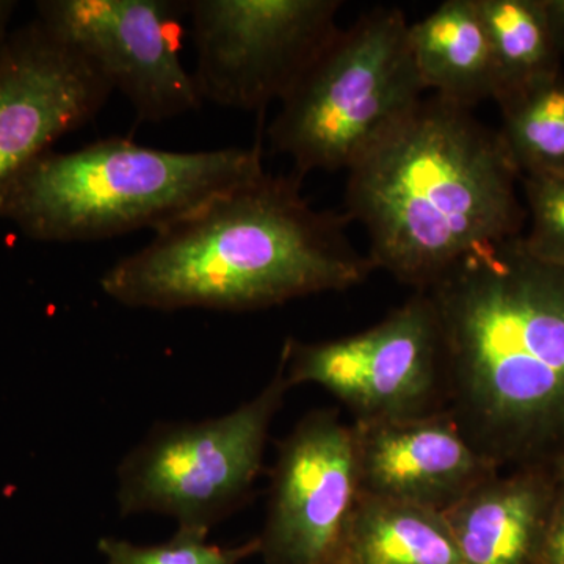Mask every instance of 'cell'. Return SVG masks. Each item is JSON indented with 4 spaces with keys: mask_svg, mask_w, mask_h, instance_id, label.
Listing matches in <instances>:
<instances>
[{
    "mask_svg": "<svg viewBox=\"0 0 564 564\" xmlns=\"http://www.w3.org/2000/svg\"><path fill=\"white\" fill-rule=\"evenodd\" d=\"M524 191L532 223L522 245L538 261L564 269V176L529 174Z\"/></svg>",
    "mask_w": 564,
    "mask_h": 564,
    "instance_id": "d6986e66",
    "label": "cell"
},
{
    "mask_svg": "<svg viewBox=\"0 0 564 564\" xmlns=\"http://www.w3.org/2000/svg\"><path fill=\"white\" fill-rule=\"evenodd\" d=\"M347 215L318 210L302 176H261L163 226L99 284L135 310H267L347 291L377 270L348 239Z\"/></svg>",
    "mask_w": 564,
    "mask_h": 564,
    "instance_id": "7a4b0ae2",
    "label": "cell"
},
{
    "mask_svg": "<svg viewBox=\"0 0 564 564\" xmlns=\"http://www.w3.org/2000/svg\"><path fill=\"white\" fill-rule=\"evenodd\" d=\"M421 292L440 323L448 413L467 440L499 469L562 451L564 269L530 256L521 234Z\"/></svg>",
    "mask_w": 564,
    "mask_h": 564,
    "instance_id": "6da1fadb",
    "label": "cell"
},
{
    "mask_svg": "<svg viewBox=\"0 0 564 564\" xmlns=\"http://www.w3.org/2000/svg\"><path fill=\"white\" fill-rule=\"evenodd\" d=\"M36 13L128 99L140 121L173 120L202 106L181 61L187 2L43 0Z\"/></svg>",
    "mask_w": 564,
    "mask_h": 564,
    "instance_id": "9c48e42d",
    "label": "cell"
},
{
    "mask_svg": "<svg viewBox=\"0 0 564 564\" xmlns=\"http://www.w3.org/2000/svg\"><path fill=\"white\" fill-rule=\"evenodd\" d=\"M361 496L355 429L306 415L281 444L259 552L267 564H339Z\"/></svg>",
    "mask_w": 564,
    "mask_h": 564,
    "instance_id": "30bf717a",
    "label": "cell"
},
{
    "mask_svg": "<svg viewBox=\"0 0 564 564\" xmlns=\"http://www.w3.org/2000/svg\"><path fill=\"white\" fill-rule=\"evenodd\" d=\"M536 564H564V492L556 494Z\"/></svg>",
    "mask_w": 564,
    "mask_h": 564,
    "instance_id": "ffe728a7",
    "label": "cell"
},
{
    "mask_svg": "<svg viewBox=\"0 0 564 564\" xmlns=\"http://www.w3.org/2000/svg\"><path fill=\"white\" fill-rule=\"evenodd\" d=\"M502 139L519 174L564 176V77H549L497 101Z\"/></svg>",
    "mask_w": 564,
    "mask_h": 564,
    "instance_id": "e0dca14e",
    "label": "cell"
},
{
    "mask_svg": "<svg viewBox=\"0 0 564 564\" xmlns=\"http://www.w3.org/2000/svg\"><path fill=\"white\" fill-rule=\"evenodd\" d=\"M289 388L280 364L267 388L232 413L152 430L118 469L121 514L172 516L177 529L209 533L254 484Z\"/></svg>",
    "mask_w": 564,
    "mask_h": 564,
    "instance_id": "8992f818",
    "label": "cell"
},
{
    "mask_svg": "<svg viewBox=\"0 0 564 564\" xmlns=\"http://www.w3.org/2000/svg\"><path fill=\"white\" fill-rule=\"evenodd\" d=\"M505 96L558 76L560 55L543 0H478Z\"/></svg>",
    "mask_w": 564,
    "mask_h": 564,
    "instance_id": "2e32d148",
    "label": "cell"
},
{
    "mask_svg": "<svg viewBox=\"0 0 564 564\" xmlns=\"http://www.w3.org/2000/svg\"><path fill=\"white\" fill-rule=\"evenodd\" d=\"M556 486H558L560 491L564 492V447L558 452V458H556L554 470Z\"/></svg>",
    "mask_w": 564,
    "mask_h": 564,
    "instance_id": "603a6c76",
    "label": "cell"
},
{
    "mask_svg": "<svg viewBox=\"0 0 564 564\" xmlns=\"http://www.w3.org/2000/svg\"><path fill=\"white\" fill-rule=\"evenodd\" d=\"M352 429L366 496L444 513L499 473L467 440L451 413L356 422Z\"/></svg>",
    "mask_w": 564,
    "mask_h": 564,
    "instance_id": "7c38bea8",
    "label": "cell"
},
{
    "mask_svg": "<svg viewBox=\"0 0 564 564\" xmlns=\"http://www.w3.org/2000/svg\"><path fill=\"white\" fill-rule=\"evenodd\" d=\"M402 10L378 7L339 29L269 128L293 173L350 170L395 131L425 93Z\"/></svg>",
    "mask_w": 564,
    "mask_h": 564,
    "instance_id": "5b68a950",
    "label": "cell"
},
{
    "mask_svg": "<svg viewBox=\"0 0 564 564\" xmlns=\"http://www.w3.org/2000/svg\"><path fill=\"white\" fill-rule=\"evenodd\" d=\"M560 55L564 57V0H543Z\"/></svg>",
    "mask_w": 564,
    "mask_h": 564,
    "instance_id": "44dd1931",
    "label": "cell"
},
{
    "mask_svg": "<svg viewBox=\"0 0 564 564\" xmlns=\"http://www.w3.org/2000/svg\"><path fill=\"white\" fill-rule=\"evenodd\" d=\"M14 10H17V3L10 2V0H0V52L6 46L7 40L10 36V22L13 17Z\"/></svg>",
    "mask_w": 564,
    "mask_h": 564,
    "instance_id": "7402d4cb",
    "label": "cell"
},
{
    "mask_svg": "<svg viewBox=\"0 0 564 564\" xmlns=\"http://www.w3.org/2000/svg\"><path fill=\"white\" fill-rule=\"evenodd\" d=\"M339 0H191L203 101L263 113L296 87L339 28Z\"/></svg>",
    "mask_w": 564,
    "mask_h": 564,
    "instance_id": "52a82bcc",
    "label": "cell"
},
{
    "mask_svg": "<svg viewBox=\"0 0 564 564\" xmlns=\"http://www.w3.org/2000/svg\"><path fill=\"white\" fill-rule=\"evenodd\" d=\"M415 68L425 90L470 110L499 93L496 58L478 0H447L410 24Z\"/></svg>",
    "mask_w": 564,
    "mask_h": 564,
    "instance_id": "5bb4252c",
    "label": "cell"
},
{
    "mask_svg": "<svg viewBox=\"0 0 564 564\" xmlns=\"http://www.w3.org/2000/svg\"><path fill=\"white\" fill-rule=\"evenodd\" d=\"M262 173L261 141L176 152L110 137L29 163L0 192V220L44 243L155 232Z\"/></svg>",
    "mask_w": 564,
    "mask_h": 564,
    "instance_id": "277c9868",
    "label": "cell"
},
{
    "mask_svg": "<svg viewBox=\"0 0 564 564\" xmlns=\"http://www.w3.org/2000/svg\"><path fill=\"white\" fill-rule=\"evenodd\" d=\"M111 93L102 74L39 18L10 33L0 52V192L55 141L88 124Z\"/></svg>",
    "mask_w": 564,
    "mask_h": 564,
    "instance_id": "8fae6325",
    "label": "cell"
},
{
    "mask_svg": "<svg viewBox=\"0 0 564 564\" xmlns=\"http://www.w3.org/2000/svg\"><path fill=\"white\" fill-rule=\"evenodd\" d=\"M558 486L541 464L499 473L444 511L464 564H536Z\"/></svg>",
    "mask_w": 564,
    "mask_h": 564,
    "instance_id": "4fadbf2b",
    "label": "cell"
},
{
    "mask_svg": "<svg viewBox=\"0 0 564 564\" xmlns=\"http://www.w3.org/2000/svg\"><path fill=\"white\" fill-rule=\"evenodd\" d=\"M500 133L437 96L348 170L345 212L369 236V258L426 291L486 245L521 236L525 212Z\"/></svg>",
    "mask_w": 564,
    "mask_h": 564,
    "instance_id": "3957f363",
    "label": "cell"
},
{
    "mask_svg": "<svg viewBox=\"0 0 564 564\" xmlns=\"http://www.w3.org/2000/svg\"><path fill=\"white\" fill-rule=\"evenodd\" d=\"M206 538V533L177 529L165 544L139 545L102 538L98 549L107 564H239L259 552V540L239 547H220L207 544Z\"/></svg>",
    "mask_w": 564,
    "mask_h": 564,
    "instance_id": "ac0fdd59",
    "label": "cell"
},
{
    "mask_svg": "<svg viewBox=\"0 0 564 564\" xmlns=\"http://www.w3.org/2000/svg\"><path fill=\"white\" fill-rule=\"evenodd\" d=\"M280 364L289 386H322L358 423L433 413L444 383L440 323L425 292L366 332L325 343L288 339Z\"/></svg>",
    "mask_w": 564,
    "mask_h": 564,
    "instance_id": "ba28073f",
    "label": "cell"
},
{
    "mask_svg": "<svg viewBox=\"0 0 564 564\" xmlns=\"http://www.w3.org/2000/svg\"><path fill=\"white\" fill-rule=\"evenodd\" d=\"M339 564H464L444 513L362 494Z\"/></svg>",
    "mask_w": 564,
    "mask_h": 564,
    "instance_id": "9a60e30c",
    "label": "cell"
}]
</instances>
